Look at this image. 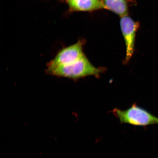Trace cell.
Masks as SVG:
<instances>
[{
	"instance_id": "1",
	"label": "cell",
	"mask_w": 158,
	"mask_h": 158,
	"mask_svg": "<svg viewBox=\"0 0 158 158\" xmlns=\"http://www.w3.org/2000/svg\"><path fill=\"white\" fill-rule=\"evenodd\" d=\"M102 70V69L94 66L84 54L72 64L59 67L46 72L47 74L58 77L77 80L88 76L99 77Z\"/></svg>"
},
{
	"instance_id": "6",
	"label": "cell",
	"mask_w": 158,
	"mask_h": 158,
	"mask_svg": "<svg viewBox=\"0 0 158 158\" xmlns=\"http://www.w3.org/2000/svg\"><path fill=\"white\" fill-rule=\"evenodd\" d=\"M106 9H108L122 17L127 15L128 7L126 0H103Z\"/></svg>"
},
{
	"instance_id": "2",
	"label": "cell",
	"mask_w": 158,
	"mask_h": 158,
	"mask_svg": "<svg viewBox=\"0 0 158 158\" xmlns=\"http://www.w3.org/2000/svg\"><path fill=\"white\" fill-rule=\"evenodd\" d=\"M112 112L121 123L141 126L158 124V118L135 104L125 110L114 108Z\"/></svg>"
},
{
	"instance_id": "5",
	"label": "cell",
	"mask_w": 158,
	"mask_h": 158,
	"mask_svg": "<svg viewBox=\"0 0 158 158\" xmlns=\"http://www.w3.org/2000/svg\"><path fill=\"white\" fill-rule=\"evenodd\" d=\"M71 9L77 11H91L106 7L100 0H68Z\"/></svg>"
},
{
	"instance_id": "3",
	"label": "cell",
	"mask_w": 158,
	"mask_h": 158,
	"mask_svg": "<svg viewBox=\"0 0 158 158\" xmlns=\"http://www.w3.org/2000/svg\"><path fill=\"white\" fill-rule=\"evenodd\" d=\"M82 43L81 41L65 47L57 53L56 56L47 64L46 71L53 70L58 67L72 64L84 54Z\"/></svg>"
},
{
	"instance_id": "4",
	"label": "cell",
	"mask_w": 158,
	"mask_h": 158,
	"mask_svg": "<svg viewBox=\"0 0 158 158\" xmlns=\"http://www.w3.org/2000/svg\"><path fill=\"white\" fill-rule=\"evenodd\" d=\"M120 27L125 41L126 55L124 62L127 64L134 54L136 32L139 24L127 15L121 17Z\"/></svg>"
}]
</instances>
